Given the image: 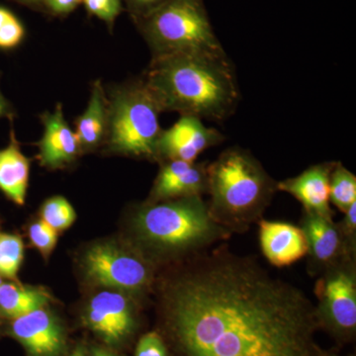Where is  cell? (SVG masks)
I'll list each match as a JSON object with an SVG mask.
<instances>
[{
	"mask_svg": "<svg viewBox=\"0 0 356 356\" xmlns=\"http://www.w3.org/2000/svg\"><path fill=\"white\" fill-rule=\"evenodd\" d=\"M108 98L102 81H95L91 88L88 106L76 120V133L81 152L96 149L105 144L108 133Z\"/></svg>",
	"mask_w": 356,
	"mask_h": 356,
	"instance_id": "17",
	"label": "cell"
},
{
	"mask_svg": "<svg viewBox=\"0 0 356 356\" xmlns=\"http://www.w3.org/2000/svg\"><path fill=\"white\" fill-rule=\"evenodd\" d=\"M14 2L30 7L32 9H36V10H43V6H42V0H13Z\"/></svg>",
	"mask_w": 356,
	"mask_h": 356,
	"instance_id": "31",
	"label": "cell"
},
{
	"mask_svg": "<svg viewBox=\"0 0 356 356\" xmlns=\"http://www.w3.org/2000/svg\"><path fill=\"white\" fill-rule=\"evenodd\" d=\"M83 4V0H42L43 10L56 16H67Z\"/></svg>",
	"mask_w": 356,
	"mask_h": 356,
	"instance_id": "29",
	"label": "cell"
},
{
	"mask_svg": "<svg viewBox=\"0 0 356 356\" xmlns=\"http://www.w3.org/2000/svg\"><path fill=\"white\" fill-rule=\"evenodd\" d=\"M343 214V219L337 224L348 247L356 250V203L353 204Z\"/></svg>",
	"mask_w": 356,
	"mask_h": 356,
	"instance_id": "27",
	"label": "cell"
},
{
	"mask_svg": "<svg viewBox=\"0 0 356 356\" xmlns=\"http://www.w3.org/2000/svg\"><path fill=\"white\" fill-rule=\"evenodd\" d=\"M2 283H3V280H2V276L0 275V286H1Z\"/></svg>",
	"mask_w": 356,
	"mask_h": 356,
	"instance_id": "35",
	"label": "cell"
},
{
	"mask_svg": "<svg viewBox=\"0 0 356 356\" xmlns=\"http://www.w3.org/2000/svg\"><path fill=\"white\" fill-rule=\"evenodd\" d=\"M163 322L178 356H329L315 304L225 245L191 259L163 290Z\"/></svg>",
	"mask_w": 356,
	"mask_h": 356,
	"instance_id": "1",
	"label": "cell"
},
{
	"mask_svg": "<svg viewBox=\"0 0 356 356\" xmlns=\"http://www.w3.org/2000/svg\"><path fill=\"white\" fill-rule=\"evenodd\" d=\"M13 117L14 110L13 106H11L10 103L4 97L1 90H0V119L8 118L13 120Z\"/></svg>",
	"mask_w": 356,
	"mask_h": 356,
	"instance_id": "30",
	"label": "cell"
},
{
	"mask_svg": "<svg viewBox=\"0 0 356 356\" xmlns=\"http://www.w3.org/2000/svg\"><path fill=\"white\" fill-rule=\"evenodd\" d=\"M166 1L168 0H124V3L127 7L131 18L135 20L152 13Z\"/></svg>",
	"mask_w": 356,
	"mask_h": 356,
	"instance_id": "28",
	"label": "cell"
},
{
	"mask_svg": "<svg viewBox=\"0 0 356 356\" xmlns=\"http://www.w3.org/2000/svg\"><path fill=\"white\" fill-rule=\"evenodd\" d=\"M161 111L226 120L240 102L236 72L227 54L179 53L153 57L142 77Z\"/></svg>",
	"mask_w": 356,
	"mask_h": 356,
	"instance_id": "2",
	"label": "cell"
},
{
	"mask_svg": "<svg viewBox=\"0 0 356 356\" xmlns=\"http://www.w3.org/2000/svg\"><path fill=\"white\" fill-rule=\"evenodd\" d=\"M49 298L46 292L14 283H2L0 286V314L16 318L37 309L44 308Z\"/></svg>",
	"mask_w": 356,
	"mask_h": 356,
	"instance_id": "19",
	"label": "cell"
},
{
	"mask_svg": "<svg viewBox=\"0 0 356 356\" xmlns=\"http://www.w3.org/2000/svg\"><path fill=\"white\" fill-rule=\"evenodd\" d=\"M84 323L108 346H121L138 327L132 303L119 292L103 291L95 295L84 314Z\"/></svg>",
	"mask_w": 356,
	"mask_h": 356,
	"instance_id": "9",
	"label": "cell"
},
{
	"mask_svg": "<svg viewBox=\"0 0 356 356\" xmlns=\"http://www.w3.org/2000/svg\"><path fill=\"white\" fill-rule=\"evenodd\" d=\"M330 200L343 213L356 203V177L337 161L330 178Z\"/></svg>",
	"mask_w": 356,
	"mask_h": 356,
	"instance_id": "20",
	"label": "cell"
},
{
	"mask_svg": "<svg viewBox=\"0 0 356 356\" xmlns=\"http://www.w3.org/2000/svg\"><path fill=\"white\" fill-rule=\"evenodd\" d=\"M29 236L33 245L43 254H51L58 242V231L42 219L31 225Z\"/></svg>",
	"mask_w": 356,
	"mask_h": 356,
	"instance_id": "25",
	"label": "cell"
},
{
	"mask_svg": "<svg viewBox=\"0 0 356 356\" xmlns=\"http://www.w3.org/2000/svg\"><path fill=\"white\" fill-rule=\"evenodd\" d=\"M76 217L72 204L62 196L48 199L42 207L41 219L58 232L72 226Z\"/></svg>",
	"mask_w": 356,
	"mask_h": 356,
	"instance_id": "22",
	"label": "cell"
},
{
	"mask_svg": "<svg viewBox=\"0 0 356 356\" xmlns=\"http://www.w3.org/2000/svg\"><path fill=\"white\" fill-rule=\"evenodd\" d=\"M107 98L109 123L105 144L109 151L156 159V146L163 132L159 116L163 111L144 81L139 79L115 86Z\"/></svg>",
	"mask_w": 356,
	"mask_h": 356,
	"instance_id": "6",
	"label": "cell"
},
{
	"mask_svg": "<svg viewBox=\"0 0 356 356\" xmlns=\"http://www.w3.org/2000/svg\"><path fill=\"white\" fill-rule=\"evenodd\" d=\"M211 217L233 235L261 221L277 191V182L242 147L222 152L207 165Z\"/></svg>",
	"mask_w": 356,
	"mask_h": 356,
	"instance_id": "3",
	"label": "cell"
},
{
	"mask_svg": "<svg viewBox=\"0 0 356 356\" xmlns=\"http://www.w3.org/2000/svg\"><path fill=\"white\" fill-rule=\"evenodd\" d=\"M24 257V245L20 236L0 233V275L15 280Z\"/></svg>",
	"mask_w": 356,
	"mask_h": 356,
	"instance_id": "21",
	"label": "cell"
},
{
	"mask_svg": "<svg viewBox=\"0 0 356 356\" xmlns=\"http://www.w3.org/2000/svg\"><path fill=\"white\" fill-rule=\"evenodd\" d=\"M329 356H341V355H337V353H330ZM346 356H355V355H346Z\"/></svg>",
	"mask_w": 356,
	"mask_h": 356,
	"instance_id": "34",
	"label": "cell"
},
{
	"mask_svg": "<svg viewBox=\"0 0 356 356\" xmlns=\"http://www.w3.org/2000/svg\"><path fill=\"white\" fill-rule=\"evenodd\" d=\"M84 269L95 284L119 291L140 293L151 284L152 271L145 259L108 243L89 248Z\"/></svg>",
	"mask_w": 356,
	"mask_h": 356,
	"instance_id": "8",
	"label": "cell"
},
{
	"mask_svg": "<svg viewBox=\"0 0 356 356\" xmlns=\"http://www.w3.org/2000/svg\"><path fill=\"white\" fill-rule=\"evenodd\" d=\"M207 163L182 161H165L153 189L152 202L193 197L207 193Z\"/></svg>",
	"mask_w": 356,
	"mask_h": 356,
	"instance_id": "13",
	"label": "cell"
},
{
	"mask_svg": "<svg viewBox=\"0 0 356 356\" xmlns=\"http://www.w3.org/2000/svg\"><path fill=\"white\" fill-rule=\"evenodd\" d=\"M300 228L308 243V267L311 275L317 276L348 257H356L344 241L339 224L332 218L304 212Z\"/></svg>",
	"mask_w": 356,
	"mask_h": 356,
	"instance_id": "10",
	"label": "cell"
},
{
	"mask_svg": "<svg viewBox=\"0 0 356 356\" xmlns=\"http://www.w3.org/2000/svg\"><path fill=\"white\" fill-rule=\"evenodd\" d=\"M123 3L124 0H83L86 13L103 21L110 31L113 30L117 18L123 11Z\"/></svg>",
	"mask_w": 356,
	"mask_h": 356,
	"instance_id": "24",
	"label": "cell"
},
{
	"mask_svg": "<svg viewBox=\"0 0 356 356\" xmlns=\"http://www.w3.org/2000/svg\"><path fill=\"white\" fill-rule=\"evenodd\" d=\"M165 339L156 332H147L140 337L136 348L135 356H168Z\"/></svg>",
	"mask_w": 356,
	"mask_h": 356,
	"instance_id": "26",
	"label": "cell"
},
{
	"mask_svg": "<svg viewBox=\"0 0 356 356\" xmlns=\"http://www.w3.org/2000/svg\"><path fill=\"white\" fill-rule=\"evenodd\" d=\"M10 334L32 356H58L65 350L64 330L44 308L13 318Z\"/></svg>",
	"mask_w": 356,
	"mask_h": 356,
	"instance_id": "12",
	"label": "cell"
},
{
	"mask_svg": "<svg viewBox=\"0 0 356 356\" xmlns=\"http://www.w3.org/2000/svg\"><path fill=\"white\" fill-rule=\"evenodd\" d=\"M30 161L21 152L14 129L9 144L0 149V191L18 205L25 203L29 182Z\"/></svg>",
	"mask_w": 356,
	"mask_h": 356,
	"instance_id": "18",
	"label": "cell"
},
{
	"mask_svg": "<svg viewBox=\"0 0 356 356\" xmlns=\"http://www.w3.org/2000/svg\"><path fill=\"white\" fill-rule=\"evenodd\" d=\"M259 236L262 254L271 266H291L308 254L305 234L290 222L261 219Z\"/></svg>",
	"mask_w": 356,
	"mask_h": 356,
	"instance_id": "15",
	"label": "cell"
},
{
	"mask_svg": "<svg viewBox=\"0 0 356 356\" xmlns=\"http://www.w3.org/2000/svg\"><path fill=\"white\" fill-rule=\"evenodd\" d=\"M26 29L19 18L4 6H0V50L17 48L25 39Z\"/></svg>",
	"mask_w": 356,
	"mask_h": 356,
	"instance_id": "23",
	"label": "cell"
},
{
	"mask_svg": "<svg viewBox=\"0 0 356 356\" xmlns=\"http://www.w3.org/2000/svg\"><path fill=\"white\" fill-rule=\"evenodd\" d=\"M44 133L39 140V159L41 165L58 168L69 165L81 153L76 133L65 119L63 106L58 103L55 111L41 116Z\"/></svg>",
	"mask_w": 356,
	"mask_h": 356,
	"instance_id": "16",
	"label": "cell"
},
{
	"mask_svg": "<svg viewBox=\"0 0 356 356\" xmlns=\"http://www.w3.org/2000/svg\"><path fill=\"white\" fill-rule=\"evenodd\" d=\"M224 135L207 127L201 119L180 116L179 120L168 130H163L156 146V159L163 163L182 161L195 163L203 152L221 144Z\"/></svg>",
	"mask_w": 356,
	"mask_h": 356,
	"instance_id": "11",
	"label": "cell"
},
{
	"mask_svg": "<svg viewBox=\"0 0 356 356\" xmlns=\"http://www.w3.org/2000/svg\"><path fill=\"white\" fill-rule=\"evenodd\" d=\"M144 247L165 257H197L232 234L211 217L201 196L170 199L143 206L133 219Z\"/></svg>",
	"mask_w": 356,
	"mask_h": 356,
	"instance_id": "4",
	"label": "cell"
},
{
	"mask_svg": "<svg viewBox=\"0 0 356 356\" xmlns=\"http://www.w3.org/2000/svg\"><path fill=\"white\" fill-rule=\"evenodd\" d=\"M336 161L318 163L297 177L277 182V191L286 192L303 205L304 212L334 217L330 200V178Z\"/></svg>",
	"mask_w": 356,
	"mask_h": 356,
	"instance_id": "14",
	"label": "cell"
},
{
	"mask_svg": "<svg viewBox=\"0 0 356 356\" xmlns=\"http://www.w3.org/2000/svg\"><path fill=\"white\" fill-rule=\"evenodd\" d=\"M92 356H118L115 355L113 353H109L104 350H93Z\"/></svg>",
	"mask_w": 356,
	"mask_h": 356,
	"instance_id": "32",
	"label": "cell"
},
{
	"mask_svg": "<svg viewBox=\"0 0 356 356\" xmlns=\"http://www.w3.org/2000/svg\"><path fill=\"white\" fill-rule=\"evenodd\" d=\"M318 330L337 343H353L356 336V257H348L320 274L315 286Z\"/></svg>",
	"mask_w": 356,
	"mask_h": 356,
	"instance_id": "7",
	"label": "cell"
},
{
	"mask_svg": "<svg viewBox=\"0 0 356 356\" xmlns=\"http://www.w3.org/2000/svg\"><path fill=\"white\" fill-rule=\"evenodd\" d=\"M70 356H88V353H86V350H83V348H77L74 353H72Z\"/></svg>",
	"mask_w": 356,
	"mask_h": 356,
	"instance_id": "33",
	"label": "cell"
},
{
	"mask_svg": "<svg viewBox=\"0 0 356 356\" xmlns=\"http://www.w3.org/2000/svg\"><path fill=\"white\" fill-rule=\"evenodd\" d=\"M133 22L153 57L179 53L226 54L203 0H168Z\"/></svg>",
	"mask_w": 356,
	"mask_h": 356,
	"instance_id": "5",
	"label": "cell"
}]
</instances>
